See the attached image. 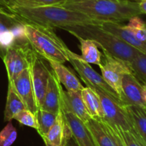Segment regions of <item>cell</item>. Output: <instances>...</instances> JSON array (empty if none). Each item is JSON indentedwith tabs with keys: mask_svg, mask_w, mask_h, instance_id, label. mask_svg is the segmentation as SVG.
I'll use <instances>...</instances> for the list:
<instances>
[{
	"mask_svg": "<svg viewBox=\"0 0 146 146\" xmlns=\"http://www.w3.org/2000/svg\"><path fill=\"white\" fill-rule=\"evenodd\" d=\"M0 6L9 11L10 7V2L9 0H0Z\"/></svg>",
	"mask_w": 146,
	"mask_h": 146,
	"instance_id": "obj_32",
	"label": "cell"
},
{
	"mask_svg": "<svg viewBox=\"0 0 146 146\" xmlns=\"http://www.w3.org/2000/svg\"><path fill=\"white\" fill-rule=\"evenodd\" d=\"M23 34L32 49L44 59L64 64L74 52L56 34L54 28L23 23Z\"/></svg>",
	"mask_w": 146,
	"mask_h": 146,
	"instance_id": "obj_3",
	"label": "cell"
},
{
	"mask_svg": "<svg viewBox=\"0 0 146 146\" xmlns=\"http://www.w3.org/2000/svg\"><path fill=\"white\" fill-rule=\"evenodd\" d=\"M64 92L65 91L63 90L61 84L51 69L47 89L41 108L58 114L60 110L64 108Z\"/></svg>",
	"mask_w": 146,
	"mask_h": 146,
	"instance_id": "obj_12",
	"label": "cell"
},
{
	"mask_svg": "<svg viewBox=\"0 0 146 146\" xmlns=\"http://www.w3.org/2000/svg\"><path fill=\"white\" fill-rule=\"evenodd\" d=\"M66 146H78V145L72 138L71 140H69V141H68V143H67V144L66 145Z\"/></svg>",
	"mask_w": 146,
	"mask_h": 146,
	"instance_id": "obj_34",
	"label": "cell"
},
{
	"mask_svg": "<svg viewBox=\"0 0 146 146\" xmlns=\"http://www.w3.org/2000/svg\"><path fill=\"white\" fill-rule=\"evenodd\" d=\"M143 94L144 101L146 103V84H143Z\"/></svg>",
	"mask_w": 146,
	"mask_h": 146,
	"instance_id": "obj_35",
	"label": "cell"
},
{
	"mask_svg": "<svg viewBox=\"0 0 146 146\" xmlns=\"http://www.w3.org/2000/svg\"><path fill=\"white\" fill-rule=\"evenodd\" d=\"M129 1H135V2H141V1H143V0H129Z\"/></svg>",
	"mask_w": 146,
	"mask_h": 146,
	"instance_id": "obj_36",
	"label": "cell"
},
{
	"mask_svg": "<svg viewBox=\"0 0 146 146\" xmlns=\"http://www.w3.org/2000/svg\"><path fill=\"white\" fill-rule=\"evenodd\" d=\"M41 138L46 146H66L72 138L71 129L64 117L63 110H60L56 122Z\"/></svg>",
	"mask_w": 146,
	"mask_h": 146,
	"instance_id": "obj_13",
	"label": "cell"
},
{
	"mask_svg": "<svg viewBox=\"0 0 146 146\" xmlns=\"http://www.w3.org/2000/svg\"><path fill=\"white\" fill-rule=\"evenodd\" d=\"M92 88L98 94L106 122L122 131H132L133 125L127 113L125 105L117 97L105 92L100 88L87 86Z\"/></svg>",
	"mask_w": 146,
	"mask_h": 146,
	"instance_id": "obj_5",
	"label": "cell"
},
{
	"mask_svg": "<svg viewBox=\"0 0 146 146\" xmlns=\"http://www.w3.org/2000/svg\"><path fill=\"white\" fill-rule=\"evenodd\" d=\"M118 130L126 146H146L143 141L133 131H122L118 128Z\"/></svg>",
	"mask_w": 146,
	"mask_h": 146,
	"instance_id": "obj_29",
	"label": "cell"
},
{
	"mask_svg": "<svg viewBox=\"0 0 146 146\" xmlns=\"http://www.w3.org/2000/svg\"><path fill=\"white\" fill-rule=\"evenodd\" d=\"M36 115L38 125L37 132L41 137L45 135L48 132V130L51 128V127L54 125V123L56 121L58 114L54 113L39 108H38L36 113Z\"/></svg>",
	"mask_w": 146,
	"mask_h": 146,
	"instance_id": "obj_23",
	"label": "cell"
},
{
	"mask_svg": "<svg viewBox=\"0 0 146 146\" xmlns=\"http://www.w3.org/2000/svg\"><path fill=\"white\" fill-rule=\"evenodd\" d=\"M34 53V51L27 41L14 43L7 47L3 60L9 81H13L24 70L29 68Z\"/></svg>",
	"mask_w": 146,
	"mask_h": 146,
	"instance_id": "obj_6",
	"label": "cell"
},
{
	"mask_svg": "<svg viewBox=\"0 0 146 146\" xmlns=\"http://www.w3.org/2000/svg\"><path fill=\"white\" fill-rule=\"evenodd\" d=\"M10 7L19 5L23 7H41V6L61 5L66 0H9Z\"/></svg>",
	"mask_w": 146,
	"mask_h": 146,
	"instance_id": "obj_27",
	"label": "cell"
},
{
	"mask_svg": "<svg viewBox=\"0 0 146 146\" xmlns=\"http://www.w3.org/2000/svg\"><path fill=\"white\" fill-rule=\"evenodd\" d=\"M133 130L146 144V111L143 107L125 106Z\"/></svg>",
	"mask_w": 146,
	"mask_h": 146,
	"instance_id": "obj_18",
	"label": "cell"
},
{
	"mask_svg": "<svg viewBox=\"0 0 146 146\" xmlns=\"http://www.w3.org/2000/svg\"><path fill=\"white\" fill-rule=\"evenodd\" d=\"M139 7L143 14H146V0H143L139 2Z\"/></svg>",
	"mask_w": 146,
	"mask_h": 146,
	"instance_id": "obj_33",
	"label": "cell"
},
{
	"mask_svg": "<svg viewBox=\"0 0 146 146\" xmlns=\"http://www.w3.org/2000/svg\"><path fill=\"white\" fill-rule=\"evenodd\" d=\"M85 124L98 146H115L111 135L101 120L91 118L85 122Z\"/></svg>",
	"mask_w": 146,
	"mask_h": 146,
	"instance_id": "obj_20",
	"label": "cell"
},
{
	"mask_svg": "<svg viewBox=\"0 0 146 146\" xmlns=\"http://www.w3.org/2000/svg\"><path fill=\"white\" fill-rule=\"evenodd\" d=\"M9 11L15 15L16 19L23 21V23H34L52 28L61 29L74 24H101L102 23V21L94 19L82 13L59 5L41 7L11 5Z\"/></svg>",
	"mask_w": 146,
	"mask_h": 146,
	"instance_id": "obj_1",
	"label": "cell"
},
{
	"mask_svg": "<svg viewBox=\"0 0 146 146\" xmlns=\"http://www.w3.org/2000/svg\"><path fill=\"white\" fill-rule=\"evenodd\" d=\"M143 108H145V111H146V104H145V106H144V107H143Z\"/></svg>",
	"mask_w": 146,
	"mask_h": 146,
	"instance_id": "obj_37",
	"label": "cell"
},
{
	"mask_svg": "<svg viewBox=\"0 0 146 146\" xmlns=\"http://www.w3.org/2000/svg\"><path fill=\"white\" fill-rule=\"evenodd\" d=\"M9 82L13 86L27 109L36 114L38 108L31 79L30 67L24 70L13 81Z\"/></svg>",
	"mask_w": 146,
	"mask_h": 146,
	"instance_id": "obj_10",
	"label": "cell"
},
{
	"mask_svg": "<svg viewBox=\"0 0 146 146\" xmlns=\"http://www.w3.org/2000/svg\"><path fill=\"white\" fill-rule=\"evenodd\" d=\"M14 119L18 121L21 125H26V126L30 127V128H34L35 130H38V125L37 122L36 115L35 113L30 111L29 110L25 109L23 110L20 113H19Z\"/></svg>",
	"mask_w": 146,
	"mask_h": 146,
	"instance_id": "obj_28",
	"label": "cell"
},
{
	"mask_svg": "<svg viewBox=\"0 0 146 146\" xmlns=\"http://www.w3.org/2000/svg\"><path fill=\"white\" fill-rule=\"evenodd\" d=\"M100 120L102 121L104 125H105L107 131H108L109 134L111 135L113 141H114V143H115V146H126L125 145V143H124L122 137H121V134H120L119 131H118V128L116 127L113 126V125H111V124H109L108 122H106L105 120L102 119V118H101Z\"/></svg>",
	"mask_w": 146,
	"mask_h": 146,
	"instance_id": "obj_30",
	"label": "cell"
},
{
	"mask_svg": "<svg viewBox=\"0 0 146 146\" xmlns=\"http://www.w3.org/2000/svg\"><path fill=\"white\" fill-rule=\"evenodd\" d=\"M121 101L125 106L144 107L146 104L143 94V84L133 72L123 76Z\"/></svg>",
	"mask_w": 146,
	"mask_h": 146,
	"instance_id": "obj_11",
	"label": "cell"
},
{
	"mask_svg": "<svg viewBox=\"0 0 146 146\" xmlns=\"http://www.w3.org/2000/svg\"><path fill=\"white\" fill-rule=\"evenodd\" d=\"M81 96L90 116L93 118H104V111L97 93L92 88L86 86L81 91Z\"/></svg>",
	"mask_w": 146,
	"mask_h": 146,
	"instance_id": "obj_21",
	"label": "cell"
},
{
	"mask_svg": "<svg viewBox=\"0 0 146 146\" xmlns=\"http://www.w3.org/2000/svg\"><path fill=\"white\" fill-rule=\"evenodd\" d=\"M46 59L34 51L30 70L34 93L38 108H41L47 89L51 71L46 65Z\"/></svg>",
	"mask_w": 146,
	"mask_h": 146,
	"instance_id": "obj_9",
	"label": "cell"
},
{
	"mask_svg": "<svg viewBox=\"0 0 146 146\" xmlns=\"http://www.w3.org/2000/svg\"><path fill=\"white\" fill-rule=\"evenodd\" d=\"M63 112L67 123L71 129L73 139L78 146H98L85 123L71 113L67 112L64 110Z\"/></svg>",
	"mask_w": 146,
	"mask_h": 146,
	"instance_id": "obj_14",
	"label": "cell"
},
{
	"mask_svg": "<svg viewBox=\"0 0 146 146\" xmlns=\"http://www.w3.org/2000/svg\"><path fill=\"white\" fill-rule=\"evenodd\" d=\"M99 68L104 79L116 93L121 101L122 80L125 74L133 72L131 66L103 50L101 64Z\"/></svg>",
	"mask_w": 146,
	"mask_h": 146,
	"instance_id": "obj_7",
	"label": "cell"
},
{
	"mask_svg": "<svg viewBox=\"0 0 146 146\" xmlns=\"http://www.w3.org/2000/svg\"><path fill=\"white\" fill-rule=\"evenodd\" d=\"M131 68L142 84H146V54L140 52L131 62Z\"/></svg>",
	"mask_w": 146,
	"mask_h": 146,
	"instance_id": "obj_24",
	"label": "cell"
},
{
	"mask_svg": "<svg viewBox=\"0 0 146 146\" xmlns=\"http://www.w3.org/2000/svg\"><path fill=\"white\" fill-rule=\"evenodd\" d=\"M60 6L102 22L121 23L143 14L139 2L129 0H66Z\"/></svg>",
	"mask_w": 146,
	"mask_h": 146,
	"instance_id": "obj_2",
	"label": "cell"
},
{
	"mask_svg": "<svg viewBox=\"0 0 146 146\" xmlns=\"http://www.w3.org/2000/svg\"><path fill=\"white\" fill-rule=\"evenodd\" d=\"M27 109L25 104L21 98L15 91L13 86L9 82L8 91H7V102H6L5 109H4V121H11L14 117L22 111Z\"/></svg>",
	"mask_w": 146,
	"mask_h": 146,
	"instance_id": "obj_19",
	"label": "cell"
},
{
	"mask_svg": "<svg viewBox=\"0 0 146 146\" xmlns=\"http://www.w3.org/2000/svg\"><path fill=\"white\" fill-rule=\"evenodd\" d=\"M68 61L79 74L80 77L84 81L86 85L100 88L105 92L119 98L116 93L106 82L102 76L97 73L91 67L90 64L84 61L79 55L73 53Z\"/></svg>",
	"mask_w": 146,
	"mask_h": 146,
	"instance_id": "obj_8",
	"label": "cell"
},
{
	"mask_svg": "<svg viewBox=\"0 0 146 146\" xmlns=\"http://www.w3.org/2000/svg\"><path fill=\"white\" fill-rule=\"evenodd\" d=\"M0 15L4 16V17H7V18L16 19V17L14 14H13L12 13L9 12V11H7L6 9L3 8V7H0Z\"/></svg>",
	"mask_w": 146,
	"mask_h": 146,
	"instance_id": "obj_31",
	"label": "cell"
},
{
	"mask_svg": "<svg viewBox=\"0 0 146 146\" xmlns=\"http://www.w3.org/2000/svg\"><path fill=\"white\" fill-rule=\"evenodd\" d=\"M99 26L132 47L146 54V43L137 38L134 34L126 28L125 25H123L119 22L104 21L99 24Z\"/></svg>",
	"mask_w": 146,
	"mask_h": 146,
	"instance_id": "obj_15",
	"label": "cell"
},
{
	"mask_svg": "<svg viewBox=\"0 0 146 146\" xmlns=\"http://www.w3.org/2000/svg\"><path fill=\"white\" fill-rule=\"evenodd\" d=\"M125 27L137 38L146 43V23L140 18L139 16L128 20V24Z\"/></svg>",
	"mask_w": 146,
	"mask_h": 146,
	"instance_id": "obj_25",
	"label": "cell"
},
{
	"mask_svg": "<svg viewBox=\"0 0 146 146\" xmlns=\"http://www.w3.org/2000/svg\"><path fill=\"white\" fill-rule=\"evenodd\" d=\"M77 38L80 42L81 58L88 64H95L99 66L101 64L102 54L98 50V46L93 40L81 37H77Z\"/></svg>",
	"mask_w": 146,
	"mask_h": 146,
	"instance_id": "obj_22",
	"label": "cell"
},
{
	"mask_svg": "<svg viewBox=\"0 0 146 146\" xmlns=\"http://www.w3.org/2000/svg\"><path fill=\"white\" fill-rule=\"evenodd\" d=\"M62 29L68 31L75 37L88 38L95 41L102 50L131 66L133 60L141 51L133 48L115 36L114 34L104 29L99 24H80L66 26Z\"/></svg>",
	"mask_w": 146,
	"mask_h": 146,
	"instance_id": "obj_4",
	"label": "cell"
},
{
	"mask_svg": "<svg viewBox=\"0 0 146 146\" xmlns=\"http://www.w3.org/2000/svg\"><path fill=\"white\" fill-rule=\"evenodd\" d=\"M51 69L55 73L59 82L66 88V91H81L84 88L76 76L64 64L56 62L52 60H47Z\"/></svg>",
	"mask_w": 146,
	"mask_h": 146,
	"instance_id": "obj_16",
	"label": "cell"
},
{
	"mask_svg": "<svg viewBox=\"0 0 146 146\" xmlns=\"http://www.w3.org/2000/svg\"><path fill=\"white\" fill-rule=\"evenodd\" d=\"M63 110L71 113L84 123L91 118L83 101L81 91H65Z\"/></svg>",
	"mask_w": 146,
	"mask_h": 146,
	"instance_id": "obj_17",
	"label": "cell"
},
{
	"mask_svg": "<svg viewBox=\"0 0 146 146\" xmlns=\"http://www.w3.org/2000/svg\"><path fill=\"white\" fill-rule=\"evenodd\" d=\"M17 138V131L11 121L0 131V146H11Z\"/></svg>",
	"mask_w": 146,
	"mask_h": 146,
	"instance_id": "obj_26",
	"label": "cell"
}]
</instances>
